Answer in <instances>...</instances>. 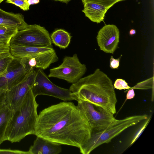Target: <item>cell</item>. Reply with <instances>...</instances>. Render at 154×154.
I'll return each mask as SVG.
<instances>
[{
	"label": "cell",
	"instance_id": "cell-29",
	"mask_svg": "<svg viewBox=\"0 0 154 154\" xmlns=\"http://www.w3.org/2000/svg\"><path fill=\"white\" fill-rule=\"evenodd\" d=\"M135 96L134 89L131 88L129 89L126 94V99L128 100L133 99Z\"/></svg>",
	"mask_w": 154,
	"mask_h": 154
},
{
	"label": "cell",
	"instance_id": "cell-13",
	"mask_svg": "<svg viewBox=\"0 0 154 154\" xmlns=\"http://www.w3.org/2000/svg\"><path fill=\"white\" fill-rule=\"evenodd\" d=\"M37 137L28 151L29 154H58L62 152L61 145Z\"/></svg>",
	"mask_w": 154,
	"mask_h": 154
},
{
	"label": "cell",
	"instance_id": "cell-23",
	"mask_svg": "<svg viewBox=\"0 0 154 154\" xmlns=\"http://www.w3.org/2000/svg\"><path fill=\"white\" fill-rule=\"evenodd\" d=\"M113 86L115 88L119 90L129 89L131 88L125 80L120 79L116 80Z\"/></svg>",
	"mask_w": 154,
	"mask_h": 154
},
{
	"label": "cell",
	"instance_id": "cell-17",
	"mask_svg": "<svg viewBox=\"0 0 154 154\" xmlns=\"http://www.w3.org/2000/svg\"><path fill=\"white\" fill-rule=\"evenodd\" d=\"M52 43L60 48L65 49L69 45L71 36L67 32L62 29H57L50 35Z\"/></svg>",
	"mask_w": 154,
	"mask_h": 154
},
{
	"label": "cell",
	"instance_id": "cell-7",
	"mask_svg": "<svg viewBox=\"0 0 154 154\" xmlns=\"http://www.w3.org/2000/svg\"><path fill=\"white\" fill-rule=\"evenodd\" d=\"M86 71V65L81 63L75 54L72 56H65L60 65L50 69L48 77L62 79L72 84L81 79Z\"/></svg>",
	"mask_w": 154,
	"mask_h": 154
},
{
	"label": "cell",
	"instance_id": "cell-30",
	"mask_svg": "<svg viewBox=\"0 0 154 154\" xmlns=\"http://www.w3.org/2000/svg\"><path fill=\"white\" fill-rule=\"evenodd\" d=\"M11 39L0 35V42L5 43L8 45H10V42Z\"/></svg>",
	"mask_w": 154,
	"mask_h": 154
},
{
	"label": "cell",
	"instance_id": "cell-2",
	"mask_svg": "<svg viewBox=\"0 0 154 154\" xmlns=\"http://www.w3.org/2000/svg\"><path fill=\"white\" fill-rule=\"evenodd\" d=\"M69 90L73 100L87 101L114 115L116 113L117 99L112 81L99 69L72 84Z\"/></svg>",
	"mask_w": 154,
	"mask_h": 154
},
{
	"label": "cell",
	"instance_id": "cell-1",
	"mask_svg": "<svg viewBox=\"0 0 154 154\" xmlns=\"http://www.w3.org/2000/svg\"><path fill=\"white\" fill-rule=\"evenodd\" d=\"M91 128L77 106L64 101L39 113L34 135L60 145L80 148L90 138Z\"/></svg>",
	"mask_w": 154,
	"mask_h": 154
},
{
	"label": "cell",
	"instance_id": "cell-12",
	"mask_svg": "<svg viewBox=\"0 0 154 154\" xmlns=\"http://www.w3.org/2000/svg\"><path fill=\"white\" fill-rule=\"evenodd\" d=\"M26 59V64L31 68L44 70L58 60V57L54 49L52 51L36 54Z\"/></svg>",
	"mask_w": 154,
	"mask_h": 154
},
{
	"label": "cell",
	"instance_id": "cell-21",
	"mask_svg": "<svg viewBox=\"0 0 154 154\" xmlns=\"http://www.w3.org/2000/svg\"><path fill=\"white\" fill-rule=\"evenodd\" d=\"M6 2L14 4L24 11L29 9L30 5L28 0H6Z\"/></svg>",
	"mask_w": 154,
	"mask_h": 154
},
{
	"label": "cell",
	"instance_id": "cell-27",
	"mask_svg": "<svg viewBox=\"0 0 154 154\" xmlns=\"http://www.w3.org/2000/svg\"><path fill=\"white\" fill-rule=\"evenodd\" d=\"M29 154V151H25L18 150H12L10 149H0V154Z\"/></svg>",
	"mask_w": 154,
	"mask_h": 154
},
{
	"label": "cell",
	"instance_id": "cell-18",
	"mask_svg": "<svg viewBox=\"0 0 154 154\" xmlns=\"http://www.w3.org/2000/svg\"><path fill=\"white\" fill-rule=\"evenodd\" d=\"M14 110L5 106L0 109V145L5 141V134Z\"/></svg>",
	"mask_w": 154,
	"mask_h": 154
},
{
	"label": "cell",
	"instance_id": "cell-10",
	"mask_svg": "<svg viewBox=\"0 0 154 154\" xmlns=\"http://www.w3.org/2000/svg\"><path fill=\"white\" fill-rule=\"evenodd\" d=\"M32 68L27 64L25 58L14 57L6 72L0 78V88L10 89L20 82Z\"/></svg>",
	"mask_w": 154,
	"mask_h": 154
},
{
	"label": "cell",
	"instance_id": "cell-5",
	"mask_svg": "<svg viewBox=\"0 0 154 154\" xmlns=\"http://www.w3.org/2000/svg\"><path fill=\"white\" fill-rule=\"evenodd\" d=\"M50 35L43 27L37 24L28 25L19 30L12 37L10 45L38 47H52Z\"/></svg>",
	"mask_w": 154,
	"mask_h": 154
},
{
	"label": "cell",
	"instance_id": "cell-15",
	"mask_svg": "<svg viewBox=\"0 0 154 154\" xmlns=\"http://www.w3.org/2000/svg\"><path fill=\"white\" fill-rule=\"evenodd\" d=\"M0 25L15 27L19 30L25 29L28 24L22 14L7 12L0 8Z\"/></svg>",
	"mask_w": 154,
	"mask_h": 154
},
{
	"label": "cell",
	"instance_id": "cell-19",
	"mask_svg": "<svg viewBox=\"0 0 154 154\" xmlns=\"http://www.w3.org/2000/svg\"><path fill=\"white\" fill-rule=\"evenodd\" d=\"M18 30V29L15 27L0 25V35L10 39Z\"/></svg>",
	"mask_w": 154,
	"mask_h": 154
},
{
	"label": "cell",
	"instance_id": "cell-9",
	"mask_svg": "<svg viewBox=\"0 0 154 154\" xmlns=\"http://www.w3.org/2000/svg\"><path fill=\"white\" fill-rule=\"evenodd\" d=\"M35 73V68L32 69L20 82L7 90L5 99L6 106L13 110L20 106L33 85Z\"/></svg>",
	"mask_w": 154,
	"mask_h": 154
},
{
	"label": "cell",
	"instance_id": "cell-34",
	"mask_svg": "<svg viewBox=\"0 0 154 154\" xmlns=\"http://www.w3.org/2000/svg\"><path fill=\"white\" fill-rule=\"evenodd\" d=\"M4 0H0V4Z\"/></svg>",
	"mask_w": 154,
	"mask_h": 154
},
{
	"label": "cell",
	"instance_id": "cell-24",
	"mask_svg": "<svg viewBox=\"0 0 154 154\" xmlns=\"http://www.w3.org/2000/svg\"><path fill=\"white\" fill-rule=\"evenodd\" d=\"M150 118L151 117H149V118H148L146 120V121L145 122V123L137 131V132L135 134V135L134 136L130 145H132L140 136L142 133L148 125L150 121Z\"/></svg>",
	"mask_w": 154,
	"mask_h": 154
},
{
	"label": "cell",
	"instance_id": "cell-28",
	"mask_svg": "<svg viewBox=\"0 0 154 154\" xmlns=\"http://www.w3.org/2000/svg\"><path fill=\"white\" fill-rule=\"evenodd\" d=\"M119 58L115 59L112 56H111L110 60V68L112 69H117L119 66Z\"/></svg>",
	"mask_w": 154,
	"mask_h": 154
},
{
	"label": "cell",
	"instance_id": "cell-3",
	"mask_svg": "<svg viewBox=\"0 0 154 154\" xmlns=\"http://www.w3.org/2000/svg\"><path fill=\"white\" fill-rule=\"evenodd\" d=\"M31 88L20 106L15 110L6 130L5 140L19 142L26 136L34 135L38 106Z\"/></svg>",
	"mask_w": 154,
	"mask_h": 154
},
{
	"label": "cell",
	"instance_id": "cell-22",
	"mask_svg": "<svg viewBox=\"0 0 154 154\" xmlns=\"http://www.w3.org/2000/svg\"><path fill=\"white\" fill-rule=\"evenodd\" d=\"M94 2L103 6L108 9L115 3L125 0H83Z\"/></svg>",
	"mask_w": 154,
	"mask_h": 154
},
{
	"label": "cell",
	"instance_id": "cell-14",
	"mask_svg": "<svg viewBox=\"0 0 154 154\" xmlns=\"http://www.w3.org/2000/svg\"><path fill=\"white\" fill-rule=\"evenodd\" d=\"M84 6L82 11L93 22L100 23L103 21L108 9L103 6L91 2L82 0Z\"/></svg>",
	"mask_w": 154,
	"mask_h": 154
},
{
	"label": "cell",
	"instance_id": "cell-25",
	"mask_svg": "<svg viewBox=\"0 0 154 154\" xmlns=\"http://www.w3.org/2000/svg\"><path fill=\"white\" fill-rule=\"evenodd\" d=\"M148 79L138 83L133 88H137L141 89H146L151 88H152V79Z\"/></svg>",
	"mask_w": 154,
	"mask_h": 154
},
{
	"label": "cell",
	"instance_id": "cell-32",
	"mask_svg": "<svg viewBox=\"0 0 154 154\" xmlns=\"http://www.w3.org/2000/svg\"><path fill=\"white\" fill-rule=\"evenodd\" d=\"M136 33V30L134 29H131L129 31V34L131 35L135 34Z\"/></svg>",
	"mask_w": 154,
	"mask_h": 154
},
{
	"label": "cell",
	"instance_id": "cell-31",
	"mask_svg": "<svg viewBox=\"0 0 154 154\" xmlns=\"http://www.w3.org/2000/svg\"><path fill=\"white\" fill-rule=\"evenodd\" d=\"M28 1L30 5L32 4H38L40 2L39 0H28Z\"/></svg>",
	"mask_w": 154,
	"mask_h": 154
},
{
	"label": "cell",
	"instance_id": "cell-26",
	"mask_svg": "<svg viewBox=\"0 0 154 154\" xmlns=\"http://www.w3.org/2000/svg\"><path fill=\"white\" fill-rule=\"evenodd\" d=\"M10 54V46L0 42V58L6 56Z\"/></svg>",
	"mask_w": 154,
	"mask_h": 154
},
{
	"label": "cell",
	"instance_id": "cell-33",
	"mask_svg": "<svg viewBox=\"0 0 154 154\" xmlns=\"http://www.w3.org/2000/svg\"><path fill=\"white\" fill-rule=\"evenodd\" d=\"M55 1H60L63 3H68L71 0H53Z\"/></svg>",
	"mask_w": 154,
	"mask_h": 154
},
{
	"label": "cell",
	"instance_id": "cell-20",
	"mask_svg": "<svg viewBox=\"0 0 154 154\" xmlns=\"http://www.w3.org/2000/svg\"><path fill=\"white\" fill-rule=\"evenodd\" d=\"M13 58L11 54L0 58V78L6 72L9 64Z\"/></svg>",
	"mask_w": 154,
	"mask_h": 154
},
{
	"label": "cell",
	"instance_id": "cell-11",
	"mask_svg": "<svg viewBox=\"0 0 154 154\" xmlns=\"http://www.w3.org/2000/svg\"><path fill=\"white\" fill-rule=\"evenodd\" d=\"M119 31L113 24L105 25L99 31L97 40L100 49L104 52L113 54L119 42Z\"/></svg>",
	"mask_w": 154,
	"mask_h": 154
},
{
	"label": "cell",
	"instance_id": "cell-4",
	"mask_svg": "<svg viewBox=\"0 0 154 154\" xmlns=\"http://www.w3.org/2000/svg\"><path fill=\"white\" fill-rule=\"evenodd\" d=\"M148 118L146 114L133 116L122 119L115 118L104 130L91 135L90 138L79 148L83 154L90 153L95 148L111 140L128 128Z\"/></svg>",
	"mask_w": 154,
	"mask_h": 154
},
{
	"label": "cell",
	"instance_id": "cell-6",
	"mask_svg": "<svg viewBox=\"0 0 154 154\" xmlns=\"http://www.w3.org/2000/svg\"><path fill=\"white\" fill-rule=\"evenodd\" d=\"M77 102L78 107L91 128V135L104 130L115 118L114 114L100 106L86 101Z\"/></svg>",
	"mask_w": 154,
	"mask_h": 154
},
{
	"label": "cell",
	"instance_id": "cell-8",
	"mask_svg": "<svg viewBox=\"0 0 154 154\" xmlns=\"http://www.w3.org/2000/svg\"><path fill=\"white\" fill-rule=\"evenodd\" d=\"M32 93L36 97L39 95L53 97L64 101L73 100L72 92L69 89L59 87L52 82L43 69L35 70V80L31 88Z\"/></svg>",
	"mask_w": 154,
	"mask_h": 154
},
{
	"label": "cell",
	"instance_id": "cell-16",
	"mask_svg": "<svg viewBox=\"0 0 154 154\" xmlns=\"http://www.w3.org/2000/svg\"><path fill=\"white\" fill-rule=\"evenodd\" d=\"M10 52L13 57L20 58H29L39 53L50 51L52 47H38L10 45Z\"/></svg>",
	"mask_w": 154,
	"mask_h": 154
}]
</instances>
